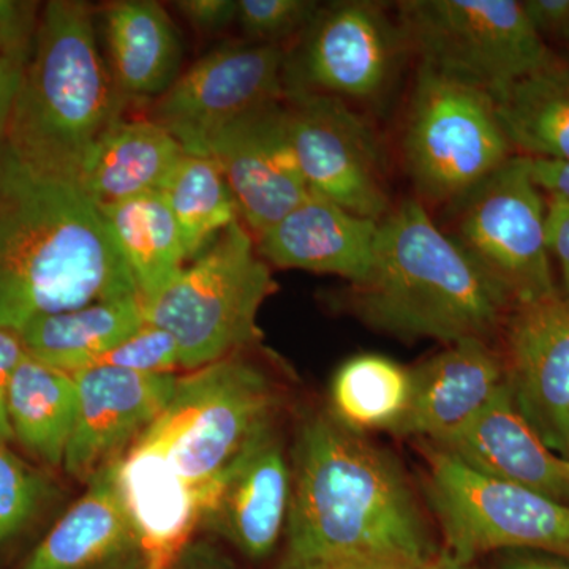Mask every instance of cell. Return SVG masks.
<instances>
[{"label": "cell", "mask_w": 569, "mask_h": 569, "mask_svg": "<svg viewBox=\"0 0 569 569\" xmlns=\"http://www.w3.org/2000/svg\"><path fill=\"white\" fill-rule=\"evenodd\" d=\"M183 569H189V568H183ZM190 569H194V568H190Z\"/></svg>", "instance_id": "44"}, {"label": "cell", "mask_w": 569, "mask_h": 569, "mask_svg": "<svg viewBox=\"0 0 569 569\" xmlns=\"http://www.w3.org/2000/svg\"><path fill=\"white\" fill-rule=\"evenodd\" d=\"M348 309L402 340L496 343L516 302L430 217L417 198L378 223L369 274L346 291Z\"/></svg>", "instance_id": "3"}, {"label": "cell", "mask_w": 569, "mask_h": 569, "mask_svg": "<svg viewBox=\"0 0 569 569\" xmlns=\"http://www.w3.org/2000/svg\"><path fill=\"white\" fill-rule=\"evenodd\" d=\"M39 18L32 3L0 0V149L14 97L31 58Z\"/></svg>", "instance_id": "31"}, {"label": "cell", "mask_w": 569, "mask_h": 569, "mask_svg": "<svg viewBox=\"0 0 569 569\" xmlns=\"http://www.w3.org/2000/svg\"><path fill=\"white\" fill-rule=\"evenodd\" d=\"M522 9L546 43L548 39L565 40L569 31V0H526Z\"/></svg>", "instance_id": "38"}, {"label": "cell", "mask_w": 569, "mask_h": 569, "mask_svg": "<svg viewBox=\"0 0 569 569\" xmlns=\"http://www.w3.org/2000/svg\"><path fill=\"white\" fill-rule=\"evenodd\" d=\"M291 500V478L272 426L266 427L200 497L203 519L216 520L249 559L274 550Z\"/></svg>", "instance_id": "18"}, {"label": "cell", "mask_w": 569, "mask_h": 569, "mask_svg": "<svg viewBox=\"0 0 569 569\" xmlns=\"http://www.w3.org/2000/svg\"><path fill=\"white\" fill-rule=\"evenodd\" d=\"M410 370L381 355H359L337 370L331 385L336 419L362 433L389 430L406 415L410 400Z\"/></svg>", "instance_id": "30"}, {"label": "cell", "mask_w": 569, "mask_h": 569, "mask_svg": "<svg viewBox=\"0 0 569 569\" xmlns=\"http://www.w3.org/2000/svg\"><path fill=\"white\" fill-rule=\"evenodd\" d=\"M102 211L129 264L141 299L170 283L186 266L181 230L162 192H149Z\"/></svg>", "instance_id": "28"}, {"label": "cell", "mask_w": 569, "mask_h": 569, "mask_svg": "<svg viewBox=\"0 0 569 569\" xmlns=\"http://www.w3.org/2000/svg\"><path fill=\"white\" fill-rule=\"evenodd\" d=\"M78 411L73 373L26 353L11 378L9 419L13 440L41 462L63 466Z\"/></svg>", "instance_id": "27"}, {"label": "cell", "mask_w": 569, "mask_h": 569, "mask_svg": "<svg viewBox=\"0 0 569 569\" xmlns=\"http://www.w3.org/2000/svg\"><path fill=\"white\" fill-rule=\"evenodd\" d=\"M515 153L489 92L418 67L402 157L422 204L447 208Z\"/></svg>", "instance_id": "7"}, {"label": "cell", "mask_w": 569, "mask_h": 569, "mask_svg": "<svg viewBox=\"0 0 569 569\" xmlns=\"http://www.w3.org/2000/svg\"><path fill=\"white\" fill-rule=\"evenodd\" d=\"M425 451L427 498L449 559L470 567L501 550L569 559V505L486 477L433 445Z\"/></svg>", "instance_id": "9"}, {"label": "cell", "mask_w": 569, "mask_h": 569, "mask_svg": "<svg viewBox=\"0 0 569 569\" xmlns=\"http://www.w3.org/2000/svg\"><path fill=\"white\" fill-rule=\"evenodd\" d=\"M160 192L179 224L189 261L241 220L233 192L212 157L183 153Z\"/></svg>", "instance_id": "29"}, {"label": "cell", "mask_w": 569, "mask_h": 569, "mask_svg": "<svg viewBox=\"0 0 569 569\" xmlns=\"http://www.w3.org/2000/svg\"><path fill=\"white\" fill-rule=\"evenodd\" d=\"M568 456H569V448H568Z\"/></svg>", "instance_id": "45"}, {"label": "cell", "mask_w": 569, "mask_h": 569, "mask_svg": "<svg viewBox=\"0 0 569 569\" xmlns=\"http://www.w3.org/2000/svg\"><path fill=\"white\" fill-rule=\"evenodd\" d=\"M410 400L396 436L445 443L470 426L507 388L496 343L462 340L410 370Z\"/></svg>", "instance_id": "17"}, {"label": "cell", "mask_w": 569, "mask_h": 569, "mask_svg": "<svg viewBox=\"0 0 569 569\" xmlns=\"http://www.w3.org/2000/svg\"><path fill=\"white\" fill-rule=\"evenodd\" d=\"M93 366L118 367L144 376H173L181 362L173 337L157 326L144 323Z\"/></svg>", "instance_id": "34"}, {"label": "cell", "mask_w": 569, "mask_h": 569, "mask_svg": "<svg viewBox=\"0 0 569 569\" xmlns=\"http://www.w3.org/2000/svg\"><path fill=\"white\" fill-rule=\"evenodd\" d=\"M531 173L546 197L569 201V162L531 159Z\"/></svg>", "instance_id": "40"}, {"label": "cell", "mask_w": 569, "mask_h": 569, "mask_svg": "<svg viewBox=\"0 0 569 569\" xmlns=\"http://www.w3.org/2000/svg\"><path fill=\"white\" fill-rule=\"evenodd\" d=\"M378 223L312 192L254 241L268 264L335 274L358 283L372 266Z\"/></svg>", "instance_id": "19"}, {"label": "cell", "mask_w": 569, "mask_h": 569, "mask_svg": "<svg viewBox=\"0 0 569 569\" xmlns=\"http://www.w3.org/2000/svg\"><path fill=\"white\" fill-rule=\"evenodd\" d=\"M516 153L569 162V52L492 97Z\"/></svg>", "instance_id": "26"}, {"label": "cell", "mask_w": 569, "mask_h": 569, "mask_svg": "<svg viewBox=\"0 0 569 569\" xmlns=\"http://www.w3.org/2000/svg\"><path fill=\"white\" fill-rule=\"evenodd\" d=\"M183 18L201 32H216L236 20L238 0H181L174 3Z\"/></svg>", "instance_id": "37"}, {"label": "cell", "mask_w": 569, "mask_h": 569, "mask_svg": "<svg viewBox=\"0 0 569 569\" xmlns=\"http://www.w3.org/2000/svg\"><path fill=\"white\" fill-rule=\"evenodd\" d=\"M142 325L141 298L134 296L33 318L20 332L29 355L74 373L96 365Z\"/></svg>", "instance_id": "25"}, {"label": "cell", "mask_w": 569, "mask_h": 569, "mask_svg": "<svg viewBox=\"0 0 569 569\" xmlns=\"http://www.w3.org/2000/svg\"><path fill=\"white\" fill-rule=\"evenodd\" d=\"M287 58L279 44L228 41L179 74L153 100L149 119L162 126L183 151L204 156L224 127L280 103Z\"/></svg>", "instance_id": "11"}, {"label": "cell", "mask_w": 569, "mask_h": 569, "mask_svg": "<svg viewBox=\"0 0 569 569\" xmlns=\"http://www.w3.org/2000/svg\"><path fill=\"white\" fill-rule=\"evenodd\" d=\"M320 9L312 0H238L236 21L252 41L279 44L306 32Z\"/></svg>", "instance_id": "33"}, {"label": "cell", "mask_w": 569, "mask_h": 569, "mask_svg": "<svg viewBox=\"0 0 569 569\" xmlns=\"http://www.w3.org/2000/svg\"><path fill=\"white\" fill-rule=\"evenodd\" d=\"M437 448L486 477L569 505V460L550 451L520 417L508 387L470 426Z\"/></svg>", "instance_id": "20"}, {"label": "cell", "mask_w": 569, "mask_h": 569, "mask_svg": "<svg viewBox=\"0 0 569 569\" xmlns=\"http://www.w3.org/2000/svg\"><path fill=\"white\" fill-rule=\"evenodd\" d=\"M140 296L99 206L0 149V328ZM141 298V296H140Z\"/></svg>", "instance_id": "2"}, {"label": "cell", "mask_w": 569, "mask_h": 569, "mask_svg": "<svg viewBox=\"0 0 569 569\" xmlns=\"http://www.w3.org/2000/svg\"><path fill=\"white\" fill-rule=\"evenodd\" d=\"M490 556L485 568L470 565V569H569V559L538 550H501Z\"/></svg>", "instance_id": "39"}, {"label": "cell", "mask_w": 569, "mask_h": 569, "mask_svg": "<svg viewBox=\"0 0 569 569\" xmlns=\"http://www.w3.org/2000/svg\"><path fill=\"white\" fill-rule=\"evenodd\" d=\"M397 22L419 66L490 97L556 54L518 0H407L397 7Z\"/></svg>", "instance_id": "8"}, {"label": "cell", "mask_w": 569, "mask_h": 569, "mask_svg": "<svg viewBox=\"0 0 569 569\" xmlns=\"http://www.w3.org/2000/svg\"><path fill=\"white\" fill-rule=\"evenodd\" d=\"M284 129L307 186L340 208L380 222L391 211L387 162L376 130L336 97L295 92Z\"/></svg>", "instance_id": "12"}, {"label": "cell", "mask_w": 569, "mask_h": 569, "mask_svg": "<svg viewBox=\"0 0 569 569\" xmlns=\"http://www.w3.org/2000/svg\"><path fill=\"white\" fill-rule=\"evenodd\" d=\"M47 493L41 475L0 441V546L26 529Z\"/></svg>", "instance_id": "32"}, {"label": "cell", "mask_w": 569, "mask_h": 569, "mask_svg": "<svg viewBox=\"0 0 569 569\" xmlns=\"http://www.w3.org/2000/svg\"><path fill=\"white\" fill-rule=\"evenodd\" d=\"M440 569H470L467 565L459 563V561L449 559L447 553L443 552V563Z\"/></svg>", "instance_id": "42"}, {"label": "cell", "mask_w": 569, "mask_h": 569, "mask_svg": "<svg viewBox=\"0 0 569 569\" xmlns=\"http://www.w3.org/2000/svg\"><path fill=\"white\" fill-rule=\"evenodd\" d=\"M204 156L219 163L239 219L254 238L312 193L296 162L280 103L224 127L208 142Z\"/></svg>", "instance_id": "15"}, {"label": "cell", "mask_w": 569, "mask_h": 569, "mask_svg": "<svg viewBox=\"0 0 569 569\" xmlns=\"http://www.w3.org/2000/svg\"><path fill=\"white\" fill-rule=\"evenodd\" d=\"M126 103L100 52L91 7L52 0L39 17L3 149L33 173L78 186L82 164Z\"/></svg>", "instance_id": "4"}, {"label": "cell", "mask_w": 569, "mask_h": 569, "mask_svg": "<svg viewBox=\"0 0 569 569\" xmlns=\"http://www.w3.org/2000/svg\"><path fill=\"white\" fill-rule=\"evenodd\" d=\"M497 343L516 410L550 451L568 456V296L512 307Z\"/></svg>", "instance_id": "14"}, {"label": "cell", "mask_w": 569, "mask_h": 569, "mask_svg": "<svg viewBox=\"0 0 569 569\" xmlns=\"http://www.w3.org/2000/svg\"><path fill=\"white\" fill-rule=\"evenodd\" d=\"M78 411L63 467L71 477L91 481L112 466L159 418L173 395L174 376H144L111 366L73 373Z\"/></svg>", "instance_id": "16"}, {"label": "cell", "mask_w": 569, "mask_h": 569, "mask_svg": "<svg viewBox=\"0 0 569 569\" xmlns=\"http://www.w3.org/2000/svg\"><path fill=\"white\" fill-rule=\"evenodd\" d=\"M118 462L89 481L88 492L56 522L21 569H91L133 548L137 535L119 492Z\"/></svg>", "instance_id": "24"}, {"label": "cell", "mask_w": 569, "mask_h": 569, "mask_svg": "<svg viewBox=\"0 0 569 569\" xmlns=\"http://www.w3.org/2000/svg\"><path fill=\"white\" fill-rule=\"evenodd\" d=\"M173 134L152 119H119L93 146L78 187L99 206L160 192L182 159Z\"/></svg>", "instance_id": "23"}, {"label": "cell", "mask_w": 569, "mask_h": 569, "mask_svg": "<svg viewBox=\"0 0 569 569\" xmlns=\"http://www.w3.org/2000/svg\"><path fill=\"white\" fill-rule=\"evenodd\" d=\"M443 556L436 561H415L402 559H366L346 561L325 569H440Z\"/></svg>", "instance_id": "41"}, {"label": "cell", "mask_w": 569, "mask_h": 569, "mask_svg": "<svg viewBox=\"0 0 569 569\" xmlns=\"http://www.w3.org/2000/svg\"><path fill=\"white\" fill-rule=\"evenodd\" d=\"M447 212L445 233L516 305L559 293L546 236L548 197L535 182L530 157L515 153Z\"/></svg>", "instance_id": "10"}, {"label": "cell", "mask_w": 569, "mask_h": 569, "mask_svg": "<svg viewBox=\"0 0 569 569\" xmlns=\"http://www.w3.org/2000/svg\"><path fill=\"white\" fill-rule=\"evenodd\" d=\"M118 486L144 569H173L194 527L203 519L200 498L192 486L149 445L134 441L118 462Z\"/></svg>", "instance_id": "21"}, {"label": "cell", "mask_w": 569, "mask_h": 569, "mask_svg": "<svg viewBox=\"0 0 569 569\" xmlns=\"http://www.w3.org/2000/svg\"><path fill=\"white\" fill-rule=\"evenodd\" d=\"M276 288L252 233L238 222L141 299L142 318L173 337L183 369L197 370L257 342L258 312Z\"/></svg>", "instance_id": "5"}, {"label": "cell", "mask_w": 569, "mask_h": 569, "mask_svg": "<svg viewBox=\"0 0 569 569\" xmlns=\"http://www.w3.org/2000/svg\"><path fill=\"white\" fill-rule=\"evenodd\" d=\"M295 463L277 569L443 556L402 466L362 433L336 418L309 419L299 433Z\"/></svg>", "instance_id": "1"}, {"label": "cell", "mask_w": 569, "mask_h": 569, "mask_svg": "<svg viewBox=\"0 0 569 569\" xmlns=\"http://www.w3.org/2000/svg\"><path fill=\"white\" fill-rule=\"evenodd\" d=\"M563 41H567V44H568V48H569V31L567 33V37H565V40Z\"/></svg>", "instance_id": "43"}, {"label": "cell", "mask_w": 569, "mask_h": 569, "mask_svg": "<svg viewBox=\"0 0 569 569\" xmlns=\"http://www.w3.org/2000/svg\"><path fill=\"white\" fill-rule=\"evenodd\" d=\"M276 406L263 370L231 355L178 378L167 407L137 441L162 452L200 498L272 426Z\"/></svg>", "instance_id": "6"}, {"label": "cell", "mask_w": 569, "mask_h": 569, "mask_svg": "<svg viewBox=\"0 0 569 569\" xmlns=\"http://www.w3.org/2000/svg\"><path fill=\"white\" fill-rule=\"evenodd\" d=\"M103 37L112 80L126 100L159 99L181 74V39L160 3H111L103 14Z\"/></svg>", "instance_id": "22"}, {"label": "cell", "mask_w": 569, "mask_h": 569, "mask_svg": "<svg viewBox=\"0 0 569 569\" xmlns=\"http://www.w3.org/2000/svg\"><path fill=\"white\" fill-rule=\"evenodd\" d=\"M408 51L380 3L337 2L318 11L295 59L291 93L367 102L388 91Z\"/></svg>", "instance_id": "13"}, {"label": "cell", "mask_w": 569, "mask_h": 569, "mask_svg": "<svg viewBox=\"0 0 569 569\" xmlns=\"http://www.w3.org/2000/svg\"><path fill=\"white\" fill-rule=\"evenodd\" d=\"M24 342L17 329L0 328V441L9 445L13 440L9 419V392L14 370L24 358Z\"/></svg>", "instance_id": "35"}, {"label": "cell", "mask_w": 569, "mask_h": 569, "mask_svg": "<svg viewBox=\"0 0 569 569\" xmlns=\"http://www.w3.org/2000/svg\"><path fill=\"white\" fill-rule=\"evenodd\" d=\"M546 236L550 260L560 271V293L569 298V201L548 197Z\"/></svg>", "instance_id": "36"}]
</instances>
